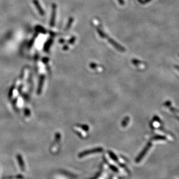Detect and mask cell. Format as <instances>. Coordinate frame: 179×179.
<instances>
[{
  "label": "cell",
  "mask_w": 179,
  "mask_h": 179,
  "mask_svg": "<svg viewBox=\"0 0 179 179\" xmlns=\"http://www.w3.org/2000/svg\"><path fill=\"white\" fill-rule=\"evenodd\" d=\"M68 48H69V47H68V45H65V46H64L63 48V49L65 50H68Z\"/></svg>",
  "instance_id": "cell-12"
},
{
  "label": "cell",
  "mask_w": 179,
  "mask_h": 179,
  "mask_svg": "<svg viewBox=\"0 0 179 179\" xmlns=\"http://www.w3.org/2000/svg\"><path fill=\"white\" fill-rule=\"evenodd\" d=\"M96 30H97V33L99 34V36L101 37V38H106V36L107 34L102 30H101V29L99 28H96Z\"/></svg>",
  "instance_id": "cell-6"
},
{
  "label": "cell",
  "mask_w": 179,
  "mask_h": 179,
  "mask_svg": "<svg viewBox=\"0 0 179 179\" xmlns=\"http://www.w3.org/2000/svg\"><path fill=\"white\" fill-rule=\"evenodd\" d=\"M33 4L34 5H35V7H36V8L37 9V10L38 11V13H39L40 15L41 16H44L45 13L43 9H42V7L39 4V2H38V0H33Z\"/></svg>",
  "instance_id": "cell-3"
},
{
  "label": "cell",
  "mask_w": 179,
  "mask_h": 179,
  "mask_svg": "<svg viewBox=\"0 0 179 179\" xmlns=\"http://www.w3.org/2000/svg\"><path fill=\"white\" fill-rule=\"evenodd\" d=\"M53 42V39L52 38H50L49 39L48 41H47V42L46 44H45V46H44V51L45 52H47L48 50H49V48L51 46V45Z\"/></svg>",
  "instance_id": "cell-4"
},
{
  "label": "cell",
  "mask_w": 179,
  "mask_h": 179,
  "mask_svg": "<svg viewBox=\"0 0 179 179\" xmlns=\"http://www.w3.org/2000/svg\"><path fill=\"white\" fill-rule=\"evenodd\" d=\"M76 37H74V36H73L70 39L68 40V43L69 44H73L75 42V41H76Z\"/></svg>",
  "instance_id": "cell-9"
},
{
  "label": "cell",
  "mask_w": 179,
  "mask_h": 179,
  "mask_svg": "<svg viewBox=\"0 0 179 179\" xmlns=\"http://www.w3.org/2000/svg\"><path fill=\"white\" fill-rule=\"evenodd\" d=\"M107 38L108 40V41L109 44H111L113 46L116 48V49L117 50H118V51L119 52H125V48H124L123 47H122L121 45L119 44L118 43H117V42L115 41V40H114L113 39H112L111 38H109V37H108L107 35H106V38Z\"/></svg>",
  "instance_id": "cell-1"
},
{
  "label": "cell",
  "mask_w": 179,
  "mask_h": 179,
  "mask_svg": "<svg viewBox=\"0 0 179 179\" xmlns=\"http://www.w3.org/2000/svg\"><path fill=\"white\" fill-rule=\"evenodd\" d=\"M59 42L60 43H61V44H63L64 42H65V40L64 39H60L59 40Z\"/></svg>",
  "instance_id": "cell-14"
},
{
  "label": "cell",
  "mask_w": 179,
  "mask_h": 179,
  "mask_svg": "<svg viewBox=\"0 0 179 179\" xmlns=\"http://www.w3.org/2000/svg\"><path fill=\"white\" fill-rule=\"evenodd\" d=\"M175 67L176 69H177V70L179 71V66H177V65H176V66H175Z\"/></svg>",
  "instance_id": "cell-15"
},
{
  "label": "cell",
  "mask_w": 179,
  "mask_h": 179,
  "mask_svg": "<svg viewBox=\"0 0 179 179\" xmlns=\"http://www.w3.org/2000/svg\"><path fill=\"white\" fill-rule=\"evenodd\" d=\"M36 30L38 32H39V33H41L42 34H45V33H47V30H45L44 28H43L42 27L39 26H38L36 27Z\"/></svg>",
  "instance_id": "cell-7"
},
{
  "label": "cell",
  "mask_w": 179,
  "mask_h": 179,
  "mask_svg": "<svg viewBox=\"0 0 179 179\" xmlns=\"http://www.w3.org/2000/svg\"><path fill=\"white\" fill-rule=\"evenodd\" d=\"M150 1H151V0H144V1H141V3H142V4H145V3H147V2H149Z\"/></svg>",
  "instance_id": "cell-13"
},
{
  "label": "cell",
  "mask_w": 179,
  "mask_h": 179,
  "mask_svg": "<svg viewBox=\"0 0 179 179\" xmlns=\"http://www.w3.org/2000/svg\"><path fill=\"white\" fill-rule=\"evenodd\" d=\"M89 66L90 68H92L93 69H96V68H97L98 67V65H97V64L94 63H90Z\"/></svg>",
  "instance_id": "cell-10"
},
{
  "label": "cell",
  "mask_w": 179,
  "mask_h": 179,
  "mask_svg": "<svg viewBox=\"0 0 179 179\" xmlns=\"http://www.w3.org/2000/svg\"><path fill=\"white\" fill-rule=\"evenodd\" d=\"M119 4L121 5H124L125 4L124 0H118Z\"/></svg>",
  "instance_id": "cell-11"
},
{
  "label": "cell",
  "mask_w": 179,
  "mask_h": 179,
  "mask_svg": "<svg viewBox=\"0 0 179 179\" xmlns=\"http://www.w3.org/2000/svg\"><path fill=\"white\" fill-rule=\"evenodd\" d=\"M56 10H57V5L56 4L53 3L52 6V15L51 19L50 21V25L51 27H53L55 25L56 16Z\"/></svg>",
  "instance_id": "cell-2"
},
{
  "label": "cell",
  "mask_w": 179,
  "mask_h": 179,
  "mask_svg": "<svg viewBox=\"0 0 179 179\" xmlns=\"http://www.w3.org/2000/svg\"><path fill=\"white\" fill-rule=\"evenodd\" d=\"M178 56H179V54H178Z\"/></svg>",
  "instance_id": "cell-16"
},
{
  "label": "cell",
  "mask_w": 179,
  "mask_h": 179,
  "mask_svg": "<svg viewBox=\"0 0 179 179\" xmlns=\"http://www.w3.org/2000/svg\"><path fill=\"white\" fill-rule=\"evenodd\" d=\"M74 18L70 17V18H69V19L68 20V22H67V24L65 30H69V29L70 28L71 26L72 25V24H73V23L74 22Z\"/></svg>",
  "instance_id": "cell-5"
},
{
  "label": "cell",
  "mask_w": 179,
  "mask_h": 179,
  "mask_svg": "<svg viewBox=\"0 0 179 179\" xmlns=\"http://www.w3.org/2000/svg\"><path fill=\"white\" fill-rule=\"evenodd\" d=\"M132 62L133 64V65H135V66H139L140 65H141V61H140V60H136L135 59H132Z\"/></svg>",
  "instance_id": "cell-8"
}]
</instances>
